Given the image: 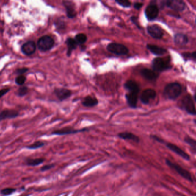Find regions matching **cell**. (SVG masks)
Masks as SVG:
<instances>
[{
  "instance_id": "74e56055",
  "label": "cell",
  "mask_w": 196,
  "mask_h": 196,
  "mask_svg": "<svg viewBox=\"0 0 196 196\" xmlns=\"http://www.w3.org/2000/svg\"><path fill=\"white\" fill-rule=\"evenodd\" d=\"M192 56L193 57H194V58L196 59V52H193V53H192Z\"/></svg>"
},
{
  "instance_id": "ba28073f",
  "label": "cell",
  "mask_w": 196,
  "mask_h": 196,
  "mask_svg": "<svg viewBox=\"0 0 196 196\" xmlns=\"http://www.w3.org/2000/svg\"><path fill=\"white\" fill-rule=\"evenodd\" d=\"M147 31L151 37L157 39H161L164 35L162 28L157 25H149L147 28Z\"/></svg>"
},
{
  "instance_id": "5b68a950",
  "label": "cell",
  "mask_w": 196,
  "mask_h": 196,
  "mask_svg": "<svg viewBox=\"0 0 196 196\" xmlns=\"http://www.w3.org/2000/svg\"><path fill=\"white\" fill-rule=\"evenodd\" d=\"M107 49L110 52L119 55H125L129 52L128 48L125 45L115 43L109 44L107 47Z\"/></svg>"
},
{
  "instance_id": "d590c367",
  "label": "cell",
  "mask_w": 196,
  "mask_h": 196,
  "mask_svg": "<svg viewBox=\"0 0 196 196\" xmlns=\"http://www.w3.org/2000/svg\"><path fill=\"white\" fill-rule=\"evenodd\" d=\"M143 3H141V2H135L134 3V8L138 10V9H140L142 7H143Z\"/></svg>"
},
{
  "instance_id": "f546056e",
  "label": "cell",
  "mask_w": 196,
  "mask_h": 196,
  "mask_svg": "<svg viewBox=\"0 0 196 196\" xmlns=\"http://www.w3.org/2000/svg\"><path fill=\"white\" fill-rule=\"evenodd\" d=\"M116 2L123 8H129L131 5V3L127 0H116Z\"/></svg>"
},
{
  "instance_id": "83f0119b",
  "label": "cell",
  "mask_w": 196,
  "mask_h": 196,
  "mask_svg": "<svg viewBox=\"0 0 196 196\" xmlns=\"http://www.w3.org/2000/svg\"><path fill=\"white\" fill-rule=\"evenodd\" d=\"M16 191V189L13 188H6L1 189L0 190V194L4 196H10L15 193Z\"/></svg>"
},
{
  "instance_id": "60d3db41",
  "label": "cell",
  "mask_w": 196,
  "mask_h": 196,
  "mask_svg": "<svg viewBox=\"0 0 196 196\" xmlns=\"http://www.w3.org/2000/svg\"></svg>"
},
{
  "instance_id": "30bf717a",
  "label": "cell",
  "mask_w": 196,
  "mask_h": 196,
  "mask_svg": "<svg viewBox=\"0 0 196 196\" xmlns=\"http://www.w3.org/2000/svg\"><path fill=\"white\" fill-rule=\"evenodd\" d=\"M156 97V92L153 89H146L144 90L141 96V101L144 104H148L151 99H153Z\"/></svg>"
},
{
  "instance_id": "e575fe53",
  "label": "cell",
  "mask_w": 196,
  "mask_h": 196,
  "mask_svg": "<svg viewBox=\"0 0 196 196\" xmlns=\"http://www.w3.org/2000/svg\"><path fill=\"white\" fill-rule=\"evenodd\" d=\"M10 91V89H2L0 90V98L3 97L4 95H5L7 93Z\"/></svg>"
},
{
  "instance_id": "e0dca14e",
  "label": "cell",
  "mask_w": 196,
  "mask_h": 196,
  "mask_svg": "<svg viewBox=\"0 0 196 196\" xmlns=\"http://www.w3.org/2000/svg\"><path fill=\"white\" fill-rule=\"evenodd\" d=\"M87 129H82V130H74L71 128H65L61 130H56L52 132V134L56 135H70V134H73L76 133L80 132L87 131Z\"/></svg>"
},
{
  "instance_id": "4fadbf2b",
  "label": "cell",
  "mask_w": 196,
  "mask_h": 196,
  "mask_svg": "<svg viewBox=\"0 0 196 196\" xmlns=\"http://www.w3.org/2000/svg\"><path fill=\"white\" fill-rule=\"evenodd\" d=\"M54 93L58 99L62 101L67 98H69L72 94V91L65 88H59L56 89L54 91Z\"/></svg>"
},
{
  "instance_id": "8d00e7d4",
  "label": "cell",
  "mask_w": 196,
  "mask_h": 196,
  "mask_svg": "<svg viewBox=\"0 0 196 196\" xmlns=\"http://www.w3.org/2000/svg\"><path fill=\"white\" fill-rule=\"evenodd\" d=\"M152 138L154 139H155L156 141L161 143H164L165 144V141L163 140V139H161L159 138V137H158L157 136H153Z\"/></svg>"
},
{
  "instance_id": "484cf974",
  "label": "cell",
  "mask_w": 196,
  "mask_h": 196,
  "mask_svg": "<svg viewBox=\"0 0 196 196\" xmlns=\"http://www.w3.org/2000/svg\"><path fill=\"white\" fill-rule=\"evenodd\" d=\"M184 141L191 147L192 150L196 154V140L187 135L184 138Z\"/></svg>"
},
{
  "instance_id": "ffe728a7",
  "label": "cell",
  "mask_w": 196,
  "mask_h": 196,
  "mask_svg": "<svg viewBox=\"0 0 196 196\" xmlns=\"http://www.w3.org/2000/svg\"><path fill=\"white\" fill-rule=\"evenodd\" d=\"M65 43L67 46V54L68 57H70L72 54V52L73 50L76 49L78 46V44L77 42L75 40V39L71 38H68L66 41Z\"/></svg>"
},
{
  "instance_id": "cb8c5ba5",
  "label": "cell",
  "mask_w": 196,
  "mask_h": 196,
  "mask_svg": "<svg viewBox=\"0 0 196 196\" xmlns=\"http://www.w3.org/2000/svg\"><path fill=\"white\" fill-rule=\"evenodd\" d=\"M174 41L179 45H185L188 42V37L182 33H177L174 36Z\"/></svg>"
},
{
  "instance_id": "44dd1931",
  "label": "cell",
  "mask_w": 196,
  "mask_h": 196,
  "mask_svg": "<svg viewBox=\"0 0 196 196\" xmlns=\"http://www.w3.org/2000/svg\"><path fill=\"white\" fill-rule=\"evenodd\" d=\"M147 48L154 55H164L165 53H166V49L158 47L156 45L153 44H148Z\"/></svg>"
},
{
  "instance_id": "836d02e7",
  "label": "cell",
  "mask_w": 196,
  "mask_h": 196,
  "mask_svg": "<svg viewBox=\"0 0 196 196\" xmlns=\"http://www.w3.org/2000/svg\"><path fill=\"white\" fill-rule=\"evenodd\" d=\"M53 167H54V165H53V164H47V165H45V166H43V167L41 168V172L47 171L48 170L51 169Z\"/></svg>"
},
{
  "instance_id": "ac0fdd59",
  "label": "cell",
  "mask_w": 196,
  "mask_h": 196,
  "mask_svg": "<svg viewBox=\"0 0 196 196\" xmlns=\"http://www.w3.org/2000/svg\"><path fill=\"white\" fill-rule=\"evenodd\" d=\"M141 74L143 78L148 80H154L157 79L158 77V74L156 71L149 69H142L141 70Z\"/></svg>"
},
{
  "instance_id": "603a6c76",
  "label": "cell",
  "mask_w": 196,
  "mask_h": 196,
  "mask_svg": "<svg viewBox=\"0 0 196 196\" xmlns=\"http://www.w3.org/2000/svg\"><path fill=\"white\" fill-rule=\"evenodd\" d=\"M98 101L95 97L90 96H88L84 98L82 101V104L86 107H94L97 105Z\"/></svg>"
},
{
  "instance_id": "7c38bea8",
  "label": "cell",
  "mask_w": 196,
  "mask_h": 196,
  "mask_svg": "<svg viewBox=\"0 0 196 196\" xmlns=\"http://www.w3.org/2000/svg\"><path fill=\"white\" fill-rule=\"evenodd\" d=\"M166 5L177 11H182L185 8V4L181 0H170L166 2Z\"/></svg>"
},
{
  "instance_id": "1f68e13d",
  "label": "cell",
  "mask_w": 196,
  "mask_h": 196,
  "mask_svg": "<svg viewBox=\"0 0 196 196\" xmlns=\"http://www.w3.org/2000/svg\"><path fill=\"white\" fill-rule=\"evenodd\" d=\"M26 81V77L23 75H18V77H16L15 80V82L16 84L20 86H22L24 84V83Z\"/></svg>"
},
{
  "instance_id": "8992f818",
  "label": "cell",
  "mask_w": 196,
  "mask_h": 196,
  "mask_svg": "<svg viewBox=\"0 0 196 196\" xmlns=\"http://www.w3.org/2000/svg\"><path fill=\"white\" fill-rule=\"evenodd\" d=\"M182 104L185 110L192 115H196V109L190 96L187 95L182 99Z\"/></svg>"
},
{
  "instance_id": "8fae6325",
  "label": "cell",
  "mask_w": 196,
  "mask_h": 196,
  "mask_svg": "<svg viewBox=\"0 0 196 196\" xmlns=\"http://www.w3.org/2000/svg\"><path fill=\"white\" fill-rule=\"evenodd\" d=\"M36 49V43L33 41H28L24 43L21 47V51L24 55L29 56L34 54Z\"/></svg>"
},
{
  "instance_id": "3957f363",
  "label": "cell",
  "mask_w": 196,
  "mask_h": 196,
  "mask_svg": "<svg viewBox=\"0 0 196 196\" xmlns=\"http://www.w3.org/2000/svg\"><path fill=\"white\" fill-rule=\"evenodd\" d=\"M55 44V41L52 38L45 35L41 37L37 41V46L41 51L46 52L52 49Z\"/></svg>"
},
{
  "instance_id": "d6a6232c",
  "label": "cell",
  "mask_w": 196,
  "mask_h": 196,
  "mask_svg": "<svg viewBox=\"0 0 196 196\" xmlns=\"http://www.w3.org/2000/svg\"><path fill=\"white\" fill-rule=\"evenodd\" d=\"M28 68L26 67H23V68H20V69H17L15 71V73L17 75H21L25 73L26 71H28Z\"/></svg>"
},
{
  "instance_id": "f35d334b",
  "label": "cell",
  "mask_w": 196,
  "mask_h": 196,
  "mask_svg": "<svg viewBox=\"0 0 196 196\" xmlns=\"http://www.w3.org/2000/svg\"><path fill=\"white\" fill-rule=\"evenodd\" d=\"M195 99H196V94H195Z\"/></svg>"
},
{
  "instance_id": "52a82bcc",
  "label": "cell",
  "mask_w": 196,
  "mask_h": 196,
  "mask_svg": "<svg viewBox=\"0 0 196 196\" xmlns=\"http://www.w3.org/2000/svg\"><path fill=\"white\" fill-rule=\"evenodd\" d=\"M166 146L167 147L170 151H172L177 155H179L181 158L186 161H189L190 159V156L188 153H186L185 151L181 149L180 147L177 146V145L173 144L171 143H166Z\"/></svg>"
},
{
  "instance_id": "4dcf8cb0",
  "label": "cell",
  "mask_w": 196,
  "mask_h": 196,
  "mask_svg": "<svg viewBox=\"0 0 196 196\" xmlns=\"http://www.w3.org/2000/svg\"><path fill=\"white\" fill-rule=\"evenodd\" d=\"M28 91V88L26 86L20 87L17 90V95L20 97H24Z\"/></svg>"
},
{
  "instance_id": "6da1fadb",
  "label": "cell",
  "mask_w": 196,
  "mask_h": 196,
  "mask_svg": "<svg viewBox=\"0 0 196 196\" xmlns=\"http://www.w3.org/2000/svg\"><path fill=\"white\" fill-rule=\"evenodd\" d=\"M182 88L178 83H171L168 84L164 89V95L170 99H175L181 93Z\"/></svg>"
},
{
  "instance_id": "f1b7e54d",
  "label": "cell",
  "mask_w": 196,
  "mask_h": 196,
  "mask_svg": "<svg viewBox=\"0 0 196 196\" xmlns=\"http://www.w3.org/2000/svg\"><path fill=\"white\" fill-rule=\"evenodd\" d=\"M44 146V143L41 141H37L35 143H32L31 144L26 146V148L29 150H36L38 149L41 147H43Z\"/></svg>"
},
{
  "instance_id": "d4e9b609",
  "label": "cell",
  "mask_w": 196,
  "mask_h": 196,
  "mask_svg": "<svg viewBox=\"0 0 196 196\" xmlns=\"http://www.w3.org/2000/svg\"><path fill=\"white\" fill-rule=\"evenodd\" d=\"M44 162L43 158H35V159H25V164L29 166H36L43 164Z\"/></svg>"
},
{
  "instance_id": "9c48e42d",
  "label": "cell",
  "mask_w": 196,
  "mask_h": 196,
  "mask_svg": "<svg viewBox=\"0 0 196 196\" xmlns=\"http://www.w3.org/2000/svg\"><path fill=\"white\" fill-rule=\"evenodd\" d=\"M146 18L149 21H152L157 18L159 13V9L157 5L151 4L146 7L145 11Z\"/></svg>"
},
{
  "instance_id": "7402d4cb",
  "label": "cell",
  "mask_w": 196,
  "mask_h": 196,
  "mask_svg": "<svg viewBox=\"0 0 196 196\" xmlns=\"http://www.w3.org/2000/svg\"><path fill=\"white\" fill-rule=\"evenodd\" d=\"M118 136L120 138L125 139V140H132L133 141L137 142V143H138L139 141V138L137 135H134L133 133H131V132H125L119 133L118 134Z\"/></svg>"
},
{
  "instance_id": "d6986e66",
  "label": "cell",
  "mask_w": 196,
  "mask_h": 196,
  "mask_svg": "<svg viewBox=\"0 0 196 196\" xmlns=\"http://www.w3.org/2000/svg\"><path fill=\"white\" fill-rule=\"evenodd\" d=\"M125 88L128 92H139V86L138 83L132 80H128L125 83Z\"/></svg>"
},
{
  "instance_id": "277c9868",
  "label": "cell",
  "mask_w": 196,
  "mask_h": 196,
  "mask_svg": "<svg viewBox=\"0 0 196 196\" xmlns=\"http://www.w3.org/2000/svg\"><path fill=\"white\" fill-rule=\"evenodd\" d=\"M152 67L156 72H161L170 68V65L168 60L161 57H156L152 62Z\"/></svg>"
},
{
  "instance_id": "2e32d148",
  "label": "cell",
  "mask_w": 196,
  "mask_h": 196,
  "mask_svg": "<svg viewBox=\"0 0 196 196\" xmlns=\"http://www.w3.org/2000/svg\"><path fill=\"white\" fill-rule=\"evenodd\" d=\"M63 5L66 9L67 17L70 18H73L76 16V12L74 4L70 1H63Z\"/></svg>"
},
{
  "instance_id": "ab89813d",
  "label": "cell",
  "mask_w": 196,
  "mask_h": 196,
  "mask_svg": "<svg viewBox=\"0 0 196 196\" xmlns=\"http://www.w3.org/2000/svg\"><path fill=\"white\" fill-rule=\"evenodd\" d=\"M194 122H195V124H196V120H195Z\"/></svg>"
},
{
  "instance_id": "4316f807",
  "label": "cell",
  "mask_w": 196,
  "mask_h": 196,
  "mask_svg": "<svg viewBox=\"0 0 196 196\" xmlns=\"http://www.w3.org/2000/svg\"><path fill=\"white\" fill-rule=\"evenodd\" d=\"M75 40L78 44L82 45L86 42L87 38L86 35L84 33H79L77 35H76Z\"/></svg>"
},
{
  "instance_id": "9a60e30c",
  "label": "cell",
  "mask_w": 196,
  "mask_h": 196,
  "mask_svg": "<svg viewBox=\"0 0 196 196\" xmlns=\"http://www.w3.org/2000/svg\"><path fill=\"white\" fill-rule=\"evenodd\" d=\"M139 93L128 92L126 94V98L128 105L132 108H136L138 102V96Z\"/></svg>"
},
{
  "instance_id": "7a4b0ae2",
  "label": "cell",
  "mask_w": 196,
  "mask_h": 196,
  "mask_svg": "<svg viewBox=\"0 0 196 196\" xmlns=\"http://www.w3.org/2000/svg\"><path fill=\"white\" fill-rule=\"evenodd\" d=\"M165 161H166V164L169 167H170L172 169L177 172L183 178L188 180L191 183L193 182L192 176L190 173V172L186 170V169H184L180 165L176 163L173 162L168 159H166Z\"/></svg>"
},
{
  "instance_id": "5bb4252c",
  "label": "cell",
  "mask_w": 196,
  "mask_h": 196,
  "mask_svg": "<svg viewBox=\"0 0 196 196\" xmlns=\"http://www.w3.org/2000/svg\"><path fill=\"white\" fill-rule=\"evenodd\" d=\"M18 112L13 109H5L0 112V122L6 119L16 118L18 116Z\"/></svg>"
}]
</instances>
